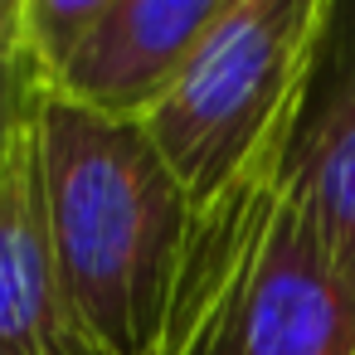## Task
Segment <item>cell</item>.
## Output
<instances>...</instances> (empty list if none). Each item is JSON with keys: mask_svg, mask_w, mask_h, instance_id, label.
I'll use <instances>...</instances> for the list:
<instances>
[{"mask_svg": "<svg viewBox=\"0 0 355 355\" xmlns=\"http://www.w3.org/2000/svg\"><path fill=\"white\" fill-rule=\"evenodd\" d=\"M40 171L64 297L103 355H161L190 205L141 122L40 93Z\"/></svg>", "mask_w": 355, "mask_h": 355, "instance_id": "6da1fadb", "label": "cell"}, {"mask_svg": "<svg viewBox=\"0 0 355 355\" xmlns=\"http://www.w3.org/2000/svg\"><path fill=\"white\" fill-rule=\"evenodd\" d=\"M340 10L331 0H229L185 73L141 122L190 209H205L306 132Z\"/></svg>", "mask_w": 355, "mask_h": 355, "instance_id": "7a4b0ae2", "label": "cell"}, {"mask_svg": "<svg viewBox=\"0 0 355 355\" xmlns=\"http://www.w3.org/2000/svg\"><path fill=\"white\" fill-rule=\"evenodd\" d=\"M161 355H355V297L331 272L306 209H302V151L263 243L239 277L185 321Z\"/></svg>", "mask_w": 355, "mask_h": 355, "instance_id": "3957f363", "label": "cell"}, {"mask_svg": "<svg viewBox=\"0 0 355 355\" xmlns=\"http://www.w3.org/2000/svg\"><path fill=\"white\" fill-rule=\"evenodd\" d=\"M229 0H107L69 69L44 88L112 122H146Z\"/></svg>", "mask_w": 355, "mask_h": 355, "instance_id": "277c9868", "label": "cell"}, {"mask_svg": "<svg viewBox=\"0 0 355 355\" xmlns=\"http://www.w3.org/2000/svg\"><path fill=\"white\" fill-rule=\"evenodd\" d=\"M0 355H103L59 282L35 112L0 146Z\"/></svg>", "mask_w": 355, "mask_h": 355, "instance_id": "5b68a950", "label": "cell"}, {"mask_svg": "<svg viewBox=\"0 0 355 355\" xmlns=\"http://www.w3.org/2000/svg\"><path fill=\"white\" fill-rule=\"evenodd\" d=\"M302 209L331 272L355 297V44L321 64L302 132Z\"/></svg>", "mask_w": 355, "mask_h": 355, "instance_id": "8992f818", "label": "cell"}, {"mask_svg": "<svg viewBox=\"0 0 355 355\" xmlns=\"http://www.w3.org/2000/svg\"><path fill=\"white\" fill-rule=\"evenodd\" d=\"M103 10L107 0H20V44L40 88H49L69 69V59L103 20Z\"/></svg>", "mask_w": 355, "mask_h": 355, "instance_id": "52a82bcc", "label": "cell"}, {"mask_svg": "<svg viewBox=\"0 0 355 355\" xmlns=\"http://www.w3.org/2000/svg\"><path fill=\"white\" fill-rule=\"evenodd\" d=\"M40 78L25 59V44H20V10L10 25H0V146H6L35 112L40 103Z\"/></svg>", "mask_w": 355, "mask_h": 355, "instance_id": "ba28073f", "label": "cell"}, {"mask_svg": "<svg viewBox=\"0 0 355 355\" xmlns=\"http://www.w3.org/2000/svg\"><path fill=\"white\" fill-rule=\"evenodd\" d=\"M15 10H20V0H0V25H10Z\"/></svg>", "mask_w": 355, "mask_h": 355, "instance_id": "9c48e42d", "label": "cell"}]
</instances>
